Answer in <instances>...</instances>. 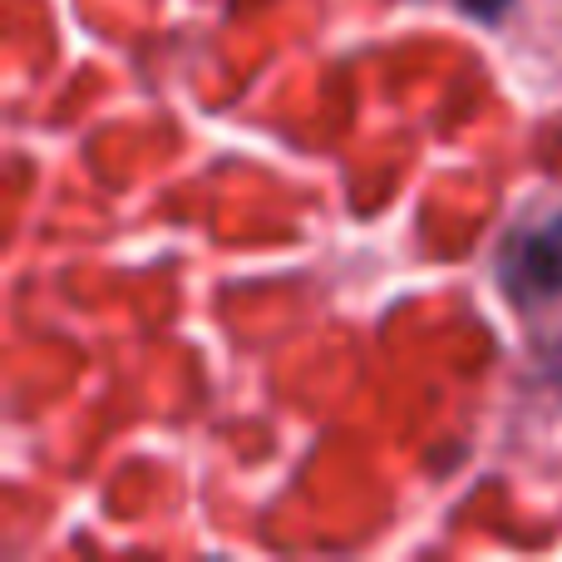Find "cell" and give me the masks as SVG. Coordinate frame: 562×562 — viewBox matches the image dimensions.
<instances>
[{
  "instance_id": "cell-1",
  "label": "cell",
  "mask_w": 562,
  "mask_h": 562,
  "mask_svg": "<svg viewBox=\"0 0 562 562\" xmlns=\"http://www.w3.org/2000/svg\"><path fill=\"white\" fill-rule=\"evenodd\" d=\"M498 281L518 306L562 296V207L548 213L543 223L524 227L504 243V262H498Z\"/></svg>"
},
{
  "instance_id": "cell-2",
  "label": "cell",
  "mask_w": 562,
  "mask_h": 562,
  "mask_svg": "<svg viewBox=\"0 0 562 562\" xmlns=\"http://www.w3.org/2000/svg\"><path fill=\"white\" fill-rule=\"evenodd\" d=\"M464 15H474V20H498L508 10V0H454Z\"/></svg>"
}]
</instances>
